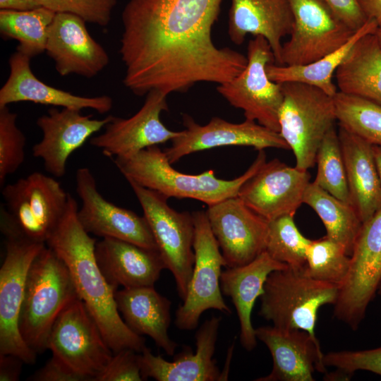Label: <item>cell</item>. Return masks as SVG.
Wrapping results in <instances>:
<instances>
[{"label":"cell","mask_w":381,"mask_h":381,"mask_svg":"<svg viewBox=\"0 0 381 381\" xmlns=\"http://www.w3.org/2000/svg\"><path fill=\"white\" fill-rule=\"evenodd\" d=\"M367 18L376 21L381 26V0H359Z\"/></svg>","instance_id":"obj_45"},{"label":"cell","mask_w":381,"mask_h":381,"mask_svg":"<svg viewBox=\"0 0 381 381\" xmlns=\"http://www.w3.org/2000/svg\"><path fill=\"white\" fill-rule=\"evenodd\" d=\"M40 6L36 0H0V10L28 11Z\"/></svg>","instance_id":"obj_46"},{"label":"cell","mask_w":381,"mask_h":381,"mask_svg":"<svg viewBox=\"0 0 381 381\" xmlns=\"http://www.w3.org/2000/svg\"><path fill=\"white\" fill-rule=\"evenodd\" d=\"M222 0H130L121 14L123 84L138 96L184 92L201 82L232 80L247 57L213 42Z\"/></svg>","instance_id":"obj_1"},{"label":"cell","mask_w":381,"mask_h":381,"mask_svg":"<svg viewBox=\"0 0 381 381\" xmlns=\"http://www.w3.org/2000/svg\"><path fill=\"white\" fill-rule=\"evenodd\" d=\"M30 59L18 52L10 56L9 75L0 90V107L31 102L78 111L92 109L102 114L111 109L113 100L109 96H79L44 83L32 73Z\"/></svg>","instance_id":"obj_24"},{"label":"cell","mask_w":381,"mask_h":381,"mask_svg":"<svg viewBox=\"0 0 381 381\" xmlns=\"http://www.w3.org/2000/svg\"><path fill=\"white\" fill-rule=\"evenodd\" d=\"M143 380L138 354L133 349H123L115 352L96 381Z\"/></svg>","instance_id":"obj_41"},{"label":"cell","mask_w":381,"mask_h":381,"mask_svg":"<svg viewBox=\"0 0 381 381\" xmlns=\"http://www.w3.org/2000/svg\"><path fill=\"white\" fill-rule=\"evenodd\" d=\"M375 36L377 37L380 48L381 49V26L377 27V30H376V31L375 32Z\"/></svg>","instance_id":"obj_48"},{"label":"cell","mask_w":381,"mask_h":381,"mask_svg":"<svg viewBox=\"0 0 381 381\" xmlns=\"http://www.w3.org/2000/svg\"><path fill=\"white\" fill-rule=\"evenodd\" d=\"M308 170L290 167L278 159L265 162L238 190L237 196L268 222L294 216L303 203L310 182Z\"/></svg>","instance_id":"obj_18"},{"label":"cell","mask_w":381,"mask_h":381,"mask_svg":"<svg viewBox=\"0 0 381 381\" xmlns=\"http://www.w3.org/2000/svg\"><path fill=\"white\" fill-rule=\"evenodd\" d=\"M47 349L85 381H96L113 356L97 322L79 297L71 301L55 320Z\"/></svg>","instance_id":"obj_9"},{"label":"cell","mask_w":381,"mask_h":381,"mask_svg":"<svg viewBox=\"0 0 381 381\" xmlns=\"http://www.w3.org/2000/svg\"><path fill=\"white\" fill-rule=\"evenodd\" d=\"M377 294L381 296V284L378 289Z\"/></svg>","instance_id":"obj_49"},{"label":"cell","mask_w":381,"mask_h":381,"mask_svg":"<svg viewBox=\"0 0 381 381\" xmlns=\"http://www.w3.org/2000/svg\"><path fill=\"white\" fill-rule=\"evenodd\" d=\"M205 212L226 267L246 265L265 250L269 222L238 196L209 205Z\"/></svg>","instance_id":"obj_17"},{"label":"cell","mask_w":381,"mask_h":381,"mask_svg":"<svg viewBox=\"0 0 381 381\" xmlns=\"http://www.w3.org/2000/svg\"><path fill=\"white\" fill-rule=\"evenodd\" d=\"M5 238L6 254L0 269V354H13L32 364L37 353L24 341L19 318L28 270L46 243L13 236Z\"/></svg>","instance_id":"obj_14"},{"label":"cell","mask_w":381,"mask_h":381,"mask_svg":"<svg viewBox=\"0 0 381 381\" xmlns=\"http://www.w3.org/2000/svg\"><path fill=\"white\" fill-rule=\"evenodd\" d=\"M1 193L4 236L44 243L62 219L69 195L58 181L39 171L4 186Z\"/></svg>","instance_id":"obj_5"},{"label":"cell","mask_w":381,"mask_h":381,"mask_svg":"<svg viewBox=\"0 0 381 381\" xmlns=\"http://www.w3.org/2000/svg\"><path fill=\"white\" fill-rule=\"evenodd\" d=\"M222 318L213 316L205 320L197 331L196 350H183L168 361L154 355L147 347L138 354L143 380L151 377L157 381H219L222 372L213 358Z\"/></svg>","instance_id":"obj_23"},{"label":"cell","mask_w":381,"mask_h":381,"mask_svg":"<svg viewBox=\"0 0 381 381\" xmlns=\"http://www.w3.org/2000/svg\"><path fill=\"white\" fill-rule=\"evenodd\" d=\"M350 202L363 223L381 208V181L373 145L339 125Z\"/></svg>","instance_id":"obj_28"},{"label":"cell","mask_w":381,"mask_h":381,"mask_svg":"<svg viewBox=\"0 0 381 381\" xmlns=\"http://www.w3.org/2000/svg\"><path fill=\"white\" fill-rule=\"evenodd\" d=\"M325 366L334 367L348 374L367 370L381 376V346L367 350L331 351L324 354Z\"/></svg>","instance_id":"obj_40"},{"label":"cell","mask_w":381,"mask_h":381,"mask_svg":"<svg viewBox=\"0 0 381 381\" xmlns=\"http://www.w3.org/2000/svg\"><path fill=\"white\" fill-rule=\"evenodd\" d=\"M317 174L313 181L320 188L344 202H350L345 164L338 132L331 128L316 155Z\"/></svg>","instance_id":"obj_36"},{"label":"cell","mask_w":381,"mask_h":381,"mask_svg":"<svg viewBox=\"0 0 381 381\" xmlns=\"http://www.w3.org/2000/svg\"><path fill=\"white\" fill-rule=\"evenodd\" d=\"M112 117L109 115L102 119H94L92 115H83L78 110L51 108L47 114L37 119L36 124L42 137L32 147V155L43 161L47 172L55 177H62L66 174L71 155L104 128Z\"/></svg>","instance_id":"obj_20"},{"label":"cell","mask_w":381,"mask_h":381,"mask_svg":"<svg viewBox=\"0 0 381 381\" xmlns=\"http://www.w3.org/2000/svg\"><path fill=\"white\" fill-rule=\"evenodd\" d=\"M40 6L55 13L78 16L85 22L105 27L110 20L117 0H36Z\"/></svg>","instance_id":"obj_39"},{"label":"cell","mask_w":381,"mask_h":381,"mask_svg":"<svg viewBox=\"0 0 381 381\" xmlns=\"http://www.w3.org/2000/svg\"><path fill=\"white\" fill-rule=\"evenodd\" d=\"M127 181L142 207L165 267L174 277L178 295L183 301L195 262L193 214L178 212L169 205L165 195Z\"/></svg>","instance_id":"obj_8"},{"label":"cell","mask_w":381,"mask_h":381,"mask_svg":"<svg viewBox=\"0 0 381 381\" xmlns=\"http://www.w3.org/2000/svg\"><path fill=\"white\" fill-rule=\"evenodd\" d=\"M85 21L68 13H56L48 30L45 52L61 76L92 78L109 64L104 47L90 35Z\"/></svg>","instance_id":"obj_21"},{"label":"cell","mask_w":381,"mask_h":381,"mask_svg":"<svg viewBox=\"0 0 381 381\" xmlns=\"http://www.w3.org/2000/svg\"><path fill=\"white\" fill-rule=\"evenodd\" d=\"M350 262V256L344 248L325 236L310 241L304 270L315 279L340 287L347 277Z\"/></svg>","instance_id":"obj_37"},{"label":"cell","mask_w":381,"mask_h":381,"mask_svg":"<svg viewBox=\"0 0 381 381\" xmlns=\"http://www.w3.org/2000/svg\"><path fill=\"white\" fill-rule=\"evenodd\" d=\"M334 99L339 125L370 144L381 146V105L339 91Z\"/></svg>","instance_id":"obj_34"},{"label":"cell","mask_w":381,"mask_h":381,"mask_svg":"<svg viewBox=\"0 0 381 381\" xmlns=\"http://www.w3.org/2000/svg\"><path fill=\"white\" fill-rule=\"evenodd\" d=\"M195 234V262L186 297L176 311L175 325L182 330L195 329L201 315L210 309L230 314L220 285L226 263L211 230L205 211L192 213Z\"/></svg>","instance_id":"obj_11"},{"label":"cell","mask_w":381,"mask_h":381,"mask_svg":"<svg viewBox=\"0 0 381 381\" xmlns=\"http://www.w3.org/2000/svg\"><path fill=\"white\" fill-rule=\"evenodd\" d=\"M265 162L266 154L264 150H260L243 174L226 180L217 178L212 170L199 174L176 171L158 145L149 147L129 157L114 159V163L126 181H132L168 198H190L207 206L237 196L242 184Z\"/></svg>","instance_id":"obj_3"},{"label":"cell","mask_w":381,"mask_h":381,"mask_svg":"<svg viewBox=\"0 0 381 381\" xmlns=\"http://www.w3.org/2000/svg\"><path fill=\"white\" fill-rule=\"evenodd\" d=\"M75 191L82 203L78 218L88 234L158 250L145 217L106 200L98 191L96 180L89 168L81 167L76 171Z\"/></svg>","instance_id":"obj_15"},{"label":"cell","mask_w":381,"mask_h":381,"mask_svg":"<svg viewBox=\"0 0 381 381\" xmlns=\"http://www.w3.org/2000/svg\"><path fill=\"white\" fill-rule=\"evenodd\" d=\"M294 216L284 215L269 222L265 250L274 260L294 269L306 265V250L310 239L297 228Z\"/></svg>","instance_id":"obj_35"},{"label":"cell","mask_w":381,"mask_h":381,"mask_svg":"<svg viewBox=\"0 0 381 381\" xmlns=\"http://www.w3.org/2000/svg\"><path fill=\"white\" fill-rule=\"evenodd\" d=\"M78 210V202L69 194L65 213L46 245L66 264L79 298L111 351L131 349L140 353L146 346L145 340L133 332L121 318L114 298L117 290L107 282L97 265V241L81 226Z\"/></svg>","instance_id":"obj_2"},{"label":"cell","mask_w":381,"mask_h":381,"mask_svg":"<svg viewBox=\"0 0 381 381\" xmlns=\"http://www.w3.org/2000/svg\"><path fill=\"white\" fill-rule=\"evenodd\" d=\"M294 23L282 44L279 65L301 66L336 51L356 31L346 25L322 0H288Z\"/></svg>","instance_id":"obj_13"},{"label":"cell","mask_w":381,"mask_h":381,"mask_svg":"<svg viewBox=\"0 0 381 381\" xmlns=\"http://www.w3.org/2000/svg\"><path fill=\"white\" fill-rule=\"evenodd\" d=\"M55 14L43 6L28 11L1 9V34L17 40V52L32 59L45 52L49 27Z\"/></svg>","instance_id":"obj_33"},{"label":"cell","mask_w":381,"mask_h":381,"mask_svg":"<svg viewBox=\"0 0 381 381\" xmlns=\"http://www.w3.org/2000/svg\"><path fill=\"white\" fill-rule=\"evenodd\" d=\"M373 151L380 180L381 181V146L373 145Z\"/></svg>","instance_id":"obj_47"},{"label":"cell","mask_w":381,"mask_h":381,"mask_svg":"<svg viewBox=\"0 0 381 381\" xmlns=\"http://www.w3.org/2000/svg\"><path fill=\"white\" fill-rule=\"evenodd\" d=\"M282 85L279 133L295 156L296 167L308 170L315 164L318 147L337 121L334 97L305 83Z\"/></svg>","instance_id":"obj_7"},{"label":"cell","mask_w":381,"mask_h":381,"mask_svg":"<svg viewBox=\"0 0 381 381\" xmlns=\"http://www.w3.org/2000/svg\"><path fill=\"white\" fill-rule=\"evenodd\" d=\"M167 96L157 90L150 91L134 115L128 119L113 116L104 131L90 139V145L107 157H125L176 138L181 131L169 130L160 119L161 114L169 110Z\"/></svg>","instance_id":"obj_19"},{"label":"cell","mask_w":381,"mask_h":381,"mask_svg":"<svg viewBox=\"0 0 381 381\" xmlns=\"http://www.w3.org/2000/svg\"><path fill=\"white\" fill-rule=\"evenodd\" d=\"M246 68L232 80L219 84L218 92L233 107L243 111L246 119L279 133V111L284 95L282 83L272 80L266 71L274 63L270 45L255 36L247 47Z\"/></svg>","instance_id":"obj_10"},{"label":"cell","mask_w":381,"mask_h":381,"mask_svg":"<svg viewBox=\"0 0 381 381\" xmlns=\"http://www.w3.org/2000/svg\"><path fill=\"white\" fill-rule=\"evenodd\" d=\"M378 25L368 18L343 46L332 53L310 64L301 66H286L274 63L266 67L269 78L278 83L297 82L315 86L330 96L338 92L332 78L354 44L368 34H375Z\"/></svg>","instance_id":"obj_31"},{"label":"cell","mask_w":381,"mask_h":381,"mask_svg":"<svg viewBox=\"0 0 381 381\" xmlns=\"http://www.w3.org/2000/svg\"><path fill=\"white\" fill-rule=\"evenodd\" d=\"M118 310L127 326L138 335L149 336L169 356L178 346L171 339V301L154 286L117 290L114 294Z\"/></svg>","instance_id":"obj_29"},{"label":"cell","mask_w":381,"mask_h":381,"mask_svg":"<svg viewBox=\"0 0 381 381\" xmlns=\"http://www.w3.org/2000/svg\"><path fill=\"white\" fill-rule=\"evenodd\" d=\"M32 381H85V379L69 370L58 359L52 356L44 366L30 375Z\"/></svg>","instance_id":"obj_43"},{"label":"cell","mask_w":381,"mask_h":381,"mask_svg":"<svg viewBox=\"0 0 381 381\" xmlns=\"http://www.w3.org/2000/svg\"><path fill=\"white\" fill-rule=\"evenodd\" d=\"M23 361L13 354H0V381L19 380Z\"/></svg>","instance_id":"obj_44"},{"label":"cell","mask_w":381,"mask_h":381,"mask_svg":"<svg viewBox=\"0 0 381 381\" xmlns=\"http://www.w3.org/2000/svg\"><path fill=\"white\" fill-rule=\"evenodd\" d=\"M79 297L68 267L47 245L28 270L19 331L37 354L47 350L52 327L64 308Z\"/></svg>","instance_id":"obj_4"},{"label":"cell","mask_w":381,"mask_h":381,"mask_svg":"<svg viewBox=\"0 0 381 381\" xmlns=\"http://www.w3.org/2000/svg\"><path fill=\"white\" fill-rule=\"evenodd\" d=\"M332 12L349 28L356 31L368 18L359 0H322Z\"/></svg>","instance_id":"obj_42"},{"label":"cell","mask_w":381,"mask_h":381,"mask_svg":"<svg viewBox=\"0 0 381 381\" xmlns=\"http://www.w3.org/2000/svg\"><path fill=\"white\" fill-rule=\"evenodd\" d=\"M304 268L288 266L269 274L259 314L277 327L301 329L316 337L318 310L334 305L339 286L310 277Z\"/></svg>","instance_id":"obj_6"},{"label":"cell","mask_w":381,"mask_h":381,"mask_svg":"<svg viewBox=\"0 0 381 381\" xmlns=\"http://www.w3.org/2000/svg\"><path fill=\"white\" fill-rule=\"evenodd\" d=\"M286 267L288 265L274 260L264 251L251 262L241 266L226 267L222 272V292L231 298L236 308L240 324V342L248 351L257 345L255 329L251 322L255 301L262 294L269 274Z\"/></svg>","instance_id":"obj_27"},{"label":"cell","mask_w":381,"mask_h":381,"mask_svg":"<svg viewBox=\"0 0 381 381\" xmlns=\"http://www.w3.org/2000/svg\"><path fill=\"white\" fill-rule=\"evenodd\" d=\"M334 77L339 92L381 105V49L375 34L354 44Z\"/></svg>","instance_id":"obj_30"},{"label":"cell","mask_w":381,"mask_h":381,"mask_svg":"<svg viewBox=\"0 0 381 381\" xmlns=\"http://www.w3.org/2000/svg\"><path fill=\"white\" fill-rule=\"evenodd\" d=\"M255 336L268 348L273 359L270 374L256 381H313L315 370L326 373L324 354L317 337L296 329L262 326Z\"/></svg>","instance_id":"obj_22"},{"label":"cell","mask_w":381,"mask_h":381,"mask_svg":"<svg viewBox=\"0 0 381 381\" xmlns=\"http://www.w3.org/2000/svg\"><path fill=\"white\" fill-rule=\"evenodd\" d=\"M350 259L334 315L356 330L381 284V208L363 223Z\"/></svg>","instance_id":"obj_12"},{"label":"cell","mask_w":381,"mask_h":381,"mask_svg":"<svg viewBox=\"0 0 381 381\" xmlns=\"http://www.w3.org/2000/svg\"><path fill=\"white\" fill-rule=\"evenodd\" d=\"M303 203L319 216L326 236L339 244L351 256L363 222L353 207L332 195L314 181L305 190Z\"/></svg>","instance_id":"obj_32"},{"label":"cell","mask_w":381,"mask_h":381,"mask_svg":"<svg viewBox=\"0 0 381 381\" xmlns=\"http://www.w3.org/2000/svg\"><path fill=\"white\" fill-rule=\"evenodd\" d=\"M293 23L288 0H231L228 35L237 45L249 34L263 37L271 47L274 64H280L282 41L290 34Z\"/></svg>","instance_id":"obj_26"},{"label":"cell","mask_w":381,"mask_h":381,"mask_svg":"<svg viewBox=\"0 0 381 381\" xmlns=\"http://www.w3.org/2000/svg\"><path fill=\"white\" fill-rule=\"evenodd\" d=\"M97 265L107 282L116 290L154 286L165 265L157 250L114 238L95 244Z\"/></svg>","instance_id":"obj_25"},{"label":"cell","mask_w":381,"mask_h":381,"mask_svg":"<svg viewBox=\"0 0 381 381\" xmlns=\"http://www.w3.org/2000/svg\"><path fill=\"white\" fill-rule=\"evenodd\" d=\"M183 122L185 129L164 150L171 164L188 155L223 146H248L258 151L266 148L290 150L279 133L255 121L246 119L241 123H231L213 117L206 125H200L184 114Z\"/></svg>","instance_id":"obj_16"},{"label":"cell","mask_w":381,"mask_h":381,"mask_svg":"<svg viewBox=\"0 0 381 381\" xmlns=\"http://www.w3.org/2000/svg\"><path fill=\"white\" fill-rule=\"evenodd\" d=\"M17 114L8 106L0 107V185L25 160L26 138L17 126Z\"/></svg>","instance_id":"obj_38"}]
</instances>
